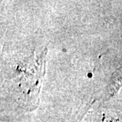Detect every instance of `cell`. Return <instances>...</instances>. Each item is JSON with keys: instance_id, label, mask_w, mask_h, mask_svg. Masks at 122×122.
Instances as JSON below:
<instances>
[{"instance_id": "1", "label": "cell", "mask_w": 122, "mask_h": 122, "mask_svg": "<svg viewBox=\"0 0 122 122\" xmlns=\"http://www.w3.org/2000/svg\"><path fill=\"white\" fill-rule=\"evenodd\" d=\"M44 54L39 56L37 62L35 61L31 62V68L26 69L24 71L23 76L20 77L19 81V87L22 90V93L25 94L26 98H32L31 94L34 96H37L39 92L40 81L44 74L42 70L44 69Z\"/></svg>"}]
</instances>
